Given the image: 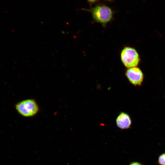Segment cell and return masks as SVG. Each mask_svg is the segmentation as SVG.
<instances>
[{"label": "cell", "mask_w": 165, "mask_h": 165, "mask_svg": "<svg viewBox=\"0 0 165 165\" xmlns=\"http://www.w3.org/2000/svg\"><path fill=\"white\" fill-rule=\"evenodd\" d=\"M94 20L105 25L113 18V13L108 6L104 5H99L89 10Z\"/></svg>", "instance_id": "obj_1"}, {"label": "cell", "mask_w": 165, "mask_h": 165, "mask_svg": "<svg viewBox=\"0 0 165 165\" xmlns=\"http://www.w3.org/2000/svg\"><path fill=\"white\" fill-rule=\"evenodd\" d=\"M16 109L21 116L27 117L33 116L39 111L38 105L33 99L24 100L18 103L16 105Z\"/></svg>", "instance_id": "obj_2"}, {"label": "cell", "mask_w": 165, "mask_h": 165, "mask_svg": "<svg viewBox=\"0 0 165 165\" xmlns=\"http://www.w3.org/2000/svg\"><path fill=\"white\" fill-rule=\"evenodd\" d=\"M121 59L124 65L128 68L136 67L140 61L139 56L136 50L129 47H125L122 50Z\"/></svg>", "instance_id": "obj_3"}, {"label": "cell", "mask_w": 165, "mask_h": 165, "mask_svg": "<svg viewBox=\"0 0 165 165\" xmlns=\"http://www.w3.org/2000/svg\"><path fill=\"white\" fill-rule=\"evenodd\" d=\"M125 75L129 82L135 86H140L142 83L144 75L141 70L136 67L128 68Z\"/></svg>", "instance_id": "obj_4"}, {"label": "cell", "mask_w": 165, "mask_h": 165, "mask_svg": "<svg viewBox=\"0 0 165 165\" xmlns=\"http://www.w3.org/2000/svg\"><path fill=\"white\" fill-rule=\"evenodd\" d=\"M116 122L117 127L122 129L130 128L132 123L131 120L129 115L123 112H121L117 117Z\"/></svg>", "instance_id": "obj_5"}, {"label": "cell", "mask_w": 165, "mask_h": 165, "mask_svg": "<svg viewBox=\"0 0 165 165\" xmlns=\"http://www.w3.org/2000/svg\"><path fill=\"white\" fill-rule=\"evenodd\" d=\"M158 162L160 165H165V153L162 154L159 156Z\"/></svg>", "instance_id": "obj_6"}, {"label": "cell", "mask_w": 165, "mask_h": 165, "mask_svg": "<svg viewBox=\"0 0 165 165\" xmlns=\"http://www.w3.org/2000/svg\"><path fill=\"white\" fill-rule=\"evenodd\" d=\"M130 165H142L141 163L138 162H133L131 163Z\"/></svg>", "instance_id": "obj_7"}, {"label": "cell", "mask_w": 165, "mask_h": 165, "mask_svg": "<svg viewBox=\"0 0 165 165\" xmlns=\"http://www.w3.org/2000/svg\"><path fill=\"white\" fill-rule=\"evenodd\" d=\"M98 0H87L88 2L91 3H95Z\"/></svg>", "instance_id": "obj_8"}, {"label": "cell", "mask_w": 165, "mask_h": 165, "mask_svg": "<svg viewBox=\"0 0 165 165\" xmlns=\"http://www.w3.org/2000/svg\"><path fill=\"white\" fill-rule=\"evenodd\" d=\"M108 0V1H111L112 0Z\"/></svg>", "instance_id": "obj_9"}]
</instances>
